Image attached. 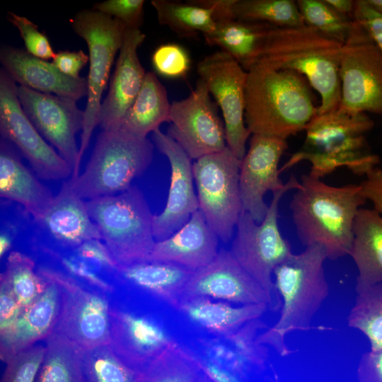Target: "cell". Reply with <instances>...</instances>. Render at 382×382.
Returning a JSON list of instances; mask_svg holds the SVG:
<instances>
[{
  "mask_svg": "<svg viewBox=\"0 0 382 382\" xmlns=\"http://www.w3.org/2000/svg\"><path fill=\"white\" fill-rule=\"evenodd\" d=\"M17 93L30 122L71 166V178L77 177L81 160L75 135L83 129L84 111L76 106V100L72 98L38 92L23 86H17Z\"/></svg>",
  "mask_w": 382,
  "mask_h": 382,
  "instance_id": "16",
  "label": "cell"
},
{
  "mask_svg": "<svg viewBox=\"0 0 382 382\" xmlns=\"http://www.w3.org/2000/svg\"><path fill=\"white\" fill-rule=\"evenodd\" d=\"M198 358L175 340L144 371V382H194Z\"/></svg>",
  "mask_w": 382,
  "mask_h": 382,
  "instance_id": "37",
  "label": "cell"
},
{
  "mask_svg": "<svg viewBox=\"0 0 382 382\" xmlns=\"http://www.w3.org/2000/svg\"><path fill=\"white\" fill-rule=\"evenodd\" d=\"M169 122L167 134L191 159L226 148L224 125L201 79L187 98L171 103Z\"/></svg>",
  "mask_w": 382,
  "mask_h": 382,
  "instance_id": "15",
  "label": "cell"
},
{
  "mask_svg": "<svg viewBox=\"0 0 382 382\" xmlns=\"http://www.w3.org/2000/svg\"><path fill=\"white\" fill-rule=\"evenodd\" d=\"M47 281L42 295L22 311L11 327L0 332V359L4 363L54 332L60 312V295L58 286Z\"/></svg>",
  "mask_w": 382,
  "mask_h": 382,
  "instance_id": "25",
  "label": "cell"
},
{
  "mask_svg": "<svg viewBox=\"0 0 382 382\" xmlns=\"http://www.w3.org/2000/svg\"><path fill=\"white\" fill-rule=\"evenodd\" d=\"M8 20L16 26L24 41L26 52L33 56L47 60L53 59L55 53L47 37L38 30L37 25L27 18L8 11Z\"/></svg>",
  "mask_w": 382,
  "mask_h": 382,
  "instance_id": "44",
  "label": "cell"
},
{
  "mask_svg": "<svg viewBox=\"0 0 382 382\" xmlns=\"http://www.w3.org/2000/svg\"><path fill=\"white\" fill-rule=\"evenodd\" d=\"M110 337L116 355L141 371L174 341L151 319L116 308L110 310Z\"/></svg>",
  "mask_w": 382,
  "mask_h": 382,
  "instance_id": "20",
  "label": "cell"
},
{
  "mask_svg": "<svg viewBox=\"0 0 382 382\" xmlns=\"http://www.w3.org/2000/svg\"><path fill=\"white\" fill-rule=\"evenodd\" d=\"M146 37L140 29L126 28L107 96L101 104L98 125L103 130L120 128L143 84L146 71L137 49Z\"/></svg>",
  "mask_w": 382,
  "mask_h": 382,
  "instance_id": "21",
  "label": "cell"
},
{
  "mask_svg": "<svg viewBox=\"0 0 382 382\" xmlns=\"http://www.w3.org/2000/svg\"><path fill=\"white\" fill-rule=\"evenodd\" d=\"M143 0H108L95 4L93 10L120 21L127 28L139 29L143 22Z\"/></svg>",
  "mask_w": 382,
  "mask_h": 382,
  "instance_id": "45",
  "label": "cell"
},
{
  "mask_svg": "<svg viewBox=\"0 0 382 382\" xmlns=\"http://www.w3.org/2000/svg\"><path fill=\"white\" fill-rule=\"evenodd\" d=\"M192 296L241 305L266 303L269 308L266 292L225 249L219 250L208 265L195 271L183 292V298Z\"/></svg>",
  "mask_w": 382,
  "mask_h": 382,
  "instance_id": "19",
  "label": "cell"
},
{
  "mask_svg": "<svg viewBox=\"0 0 382 382\" xmlns=\"http://www.w3.org/2000/svg\"><path fill=\"white\" fill-rule=\"evenodd\" d=\"M37 273L59 290L60 312L54 332L83 349L110 345V308L105 298L87 291L62 272L40 268Z\"/></svg>",
  "mask_w": 382,
  "mask_h": 382,
  "instance_id": "12",
  "label": "cell"
},
{
  "mask_svg": "<svg viewBox=\"0 0 382 382\" xmlns=\"http://www.w3.org/2000/svg\"><path fill=\"white\" fill-rule=\"evenodd\" d=\"M199 345L205 361L232 374L243 382L257 374L223 338H199Z\"/></svg>",
  "mask_w": 382,
  "mask_h": 382,
  "instance_id": "41",
  "label": "cell"
},
{
  "mask_svg": "<svg viewBox=\"0 0 382 382\" xmlns=\"http://www.w3.org/2000/svg\"><path fill=\"white\" fill-rule=\"evenodd\" d=\"M373 127L366 113L352 114L337 108L317 114L305 129L303 144L279 168V173L305 161L311 165L308 175L317 179L342 167L366 175L379 163L365 137Z\"/></svg>",
  "mask_w": 382,
  "mask_h": 382,
  "instance_id": "3",
  "label": "cell"
},
{
  "mask_svg": "<svg viewBox=\"0 0 382 382\" xmlns=\"http://www.w3.org/2000/svg\"><path fill=\"white\" fill-rule=\"evenodd\" d=\"M151 62L156 73L166 78H185L190 68V58L184 47L166 43L154 52Z\"/></svg>",
  "mask_w": 382,
  "mask_h": 382,
  "instance_id": "43",
  "label": "cell"
},
{
  "mask_svg": "<svg viewBox=\"0 0 382 382\" xmlns=\"http://www.w3.org/2000/svg\"><path fill=\"white\" fill-rule=\"evenodd\" d=\"M86 205L117 268L149 260L156 242L154 214L137 186L89 199Z\"/></svg>",
  "mask_w": 382,
  "mask_h": 382,
  "instance_id": "7",
  "label": "cell"
},
{
  "mask_svg": "<svg viewBox=\"0 0 382 382\" xmlns=\"http://www.w3.org/2000/svg\"><path fill=\"white\" fill-rule=\"evenodd\" d=\"M170 105L166 90L152 71L146 73L141 90L127 112L120 129L145 138L160 125L169 122Z\"/></svg>",
  "mask_w": 382,
  "mask_h": 382,
  "instance_id": "31",
  "label": "cell"
},
{
  "mask_svg": "<svg viewBox=\"0 0 382 382\" xmlns=\"http://www.w3.org/2000/svg\"><path fill=\"white\" fill-rule=\"evenodd\" d=\"M82 348L53 332L47 338L44 358L35 382H85L81 367Z\"/></svg>",
  "mask_w": 382,
  "mask_h": 382,
  "instance_id": "33",
  "label": "cell"
},
{
  "mask_svg": "<svg viewBox=\"0 0 382 382\" xmlns=\"http://www.w3.org/2000/svg\"><path fill=\"white\" fill-rule=\"evenodd\" d=\"M35 223L64 248L74 250L85 241L102 240L99 228L88 214L86 202L74 192L69 180L63 182L44 216Z\"/></svg>",
  "mask_w": 382,
  "mask_h": 382,
  "instance_id": "24",
  "label": "cell"
},
{
  "mask_svg": "<svg viewBox=\"0 0 382 382\" xmlns=\"http://www.w3.org/2000/svg\"><path fill=\"white\" fill-rule=\"evenodd\" d=\"M151 3L159 23L169 28L179 37L196 38L199 33L205 35L216 28L214 10L202 0H152Z\"/></svg>",
  "mask_w": 382,
  "mask_h": 382,
  "instance_id": "32",
  "label": "cell"
},
{
  "mask_svg": "<svg viewBox=\"0 0 382 382\" xmlns=\"http://www.w3.org/2000/svg\"><path fill=\"white\" fill-rule=\"evenodd\" d=\"M153 151L146 137L122 129L103 130L83 172L69 179L71 188L83 199L121 193L149 166Z\"/></svg>",
  "mask_w": 382,
  "mask_h": 382,
  "instance_id": "6",
  "label": "cell"
},
{
  "mask_svg": "<svg viewBox=\"0 0 382 382\" xmlns=\"http://www.w3.org/2000/svg\"><path fill=\"white\" fill-rule=\"evenodd\" d=\"M268 327L260 318L252 320L236 331L221 337L228 342L244 361L257 373L265 370L269 358L267 347L257 342L260 331Z\"/></svg>",
  "mask_w": 382,
  "mask_h": 382,
  "instance_id": "40",
  "label": "cell"
},
{
  "mask_svg": "<svg viewBox=\"0 0 382 382\" xmlns=\"http://www.w3.org/2000/svg\"><path fill=\"white\" fill-rule=\"evenodd\" d=\"M299 186L300 183L291 175L283 189L273 192L267 212L260 223L242 212L231 243V253L266 292L271 311H279L282 305L274 283V270L292 254L289 241L279 228V204L286 192Z\"/></svg>",
  "mask_w": 382,
  "mask_h": 382,
  "instance_id": "8",
  "label": "cell"
},
{
  "mask_svg": "<svg viewBox=\"0 0 382 382\" xmlns=\"http://www.w3.org/2000/svg\"><path fill=\"white\" fill-rule=\"evenodd\" d=\"M0 196L21 204L35 222L40 221L54 196L27 168L11 144L0 142Z\"/></svg>",
  "mask_w": 382,
  "mask_h": 382,
  "instance_id": "26",
  "label": "cell"
},
{
  "mask_svg": "<svg viewBox=\"0 0 382 382\" xmlns=\"http://www.w3.org/2000/svg\"><path fill=\"white\" fill-rule=\"evenodd\" d=\"M0 61L7 74L21 86L75 100L87 96V79L69 77L52 62L35 57L21 49L2 47Z\"/></svg>",
  "mask_w": 382,
  "mask_h": 382,
  "instance_id": "22",
  "label": "cell"
},
{
  "mask_svg": "<svg viewBox=\"0 0 382 382\" xmlns=\"http://www.w3.org/2000/svg\"><path fill=\"white\" fill-rule=\"evenodd\" d=\"M342 46V43L306 25H272L259 62L305 77L320 96L318 114H323L337 109L340 103Z\"/></svg>",
  "mask_w": 382,
  "mask_h": 382,
  "instance_id": "5",
  "label": "cell"
},
{
  "mask_svg": "<svg viewBox=\"0 0 382 382\" xmlns=\"http://www.w3.org/2000/svg\"><path fill=\"white\" fill-rule=\"evenodd\" d=\"M357 376L358 382H382V348L361 355Z\"/></svg>",
  "mask_w": 382,
  "mask_h": 382,
  "instance_id": "50",
  "label": "cell"
},
{
  "mask_svg": "<svg viewBox=\"0 0 382 382\" xmlns=\"http://www.w3.org/2000/svg\"><path fill=\"white\" fill-rule=\"evenodd\" d=\"M368 4L382 16V0H366Z\"/></svg>",
  "mask_w": 382,
  "mask_h": 382,
  "instance_id": "55",
  "label": "cell"
},
{
  "mask_svg": "<svg viewBox=\"0 0 382 382\" xmlns=\"http://www.w3.org/2000/svg\"><path fill=\"white\" fill-rule=\"evenodd\" d=\"M355 290L357 296L347 316V324L366 337L371 350L381 349L382 283Z\"/></svg>",
  "mask_w": 382,
  "mask_h": 382,
  "instance_id": "35",
  "label": "cell"
},
{
  "mask_svg": "<svg viewBox=\"0 0 382 382\" xmlns=\"http://www.w3.org/2000/svg\"><path fill=\"white\" fill-rule=\"evenodd\" d=\"M116 272L125 281L178 310L185 288L195 271L173 263L148 261L118 267Z\"/></svg>",
  "mask_w": 382,
  "mask_h": 382,
  "instance_id": "29",
  "label": "cell"
},
{
  "mask_svg": "<svg viewBox=\"0 0 382 382\" xmlns=\"http://www.w3.org/2000/svg\"><path fill=\"white\" fill-rule=\"evenodd\" d=\"M339 74L340 110L382 116V51L354 20L342 46Z\"/></svg>",
  "mask_w": 382,
  "mask_h": 382,
  "instance_id": "11",
  "label": "cell"
},
{
  "mask_svg": "<svg viewBox=\"0 0 382 382\" xmlns=\"http://www.w3.org/2000/svg\"><path fill=\"white\" fill-rule=\"evenodd\" d=\"M366 201L360 184L334 187L303 175L290 202L299 238L306 247H321L330 260L349 255L354 220Z\"/></svg>",
  "mask_w": 382,
  "mask_h": 382,
  "instance_id": "1",
  "label": "cell"
},
{
  "mask_svg": "<svg viewBox=\"0 0 382 382\" xmlns=\"http://www.w3.org/2000/svg\"><path fill=\"white\" fill-rule=\"evenodd\" d=\"M4 272L22 311L42 295L47 285V281L35 272L34 261L18 251L9 253Z\"/></svg>",
  "mask_w": 382,
  "mask_h": 382,
  "instance_id": "38",
  "label": "cell"
},
{
  "mask_svg": "<svg viewBox=\"0 0 382 382\" xmlns=\"http://www.w3.org/2000/svg\"><path fill=\"white\" fill-rule=\"evenodd\" d=\"M305 25L341 43L347 40L353 21L337 13L325 0L296 1Z\"/></svg>",
  "mask_w": 382,
  "mask_h": 382,
  "instance_id": "39",
  "label": "cell"
},
{
  "mask_svg": "<svg viewBox=\"0 0 382 382\" xmlns=\"http://www.w3.org/2000/svg\"><path fill=\"white\" fill-rule=\"evenodd\" d=\"M0 132L14 144L38 178L59 180L71 177L69 163L48 144L25 113L17 86L4 69L0 71Z\"/></svg>",
  "mask_w": 382,
  "mask_h": 382,
  "instance_id": "13",
  "label": "cell"
},
{
  "mask_svg": "<svg viewBox=\"0 0 382 382\" xmlns=\"http://www.w3.org/2000/svg\"><path fill=\"white\" fill-rule=\"evenodd\" d=\"M360 185L366 199L374 205V209L382 214V169L376 166L366 174Z\"/></svg>",
  "mask_w": 382,
  "mask_h": 382,
  "instance_id": "52",
  "label": "cell"
},
{
  "mask_svg": "<svg viewBox=\"0 0 382 382\" xmlns=\"http://www.w3.org/2000/svg\"><path fill=\"white\" fill-rule=\"evenodd\" d=\"M198 361L201 370L213 382H243L232 374L214 366L203 359L198 358Z\"/></svg>",
  "mask_w": 382,
  "mask_h": 382,
  "instance_id": "53",
  "label": "cell"
},
{
  "mask_svg": "<svg viewBox=\"0 0 382 382\" xmlns=\"http://www.w3.org/2000/svg\"><path fill=\"white\" fill-rule=\"evenodd\" d=\"M307 80L258 62L248 71L245 122L253 134L286 140L305 130L318 107Z\"/></svg>",
  "mask_w": 382,
  "mask_h": 382,
  "instance_id": "2",
  "label": "cell"
},
{
  "mask_svg": "<svg viewBox=\"0 0 382 382\" xmlns=\"http://www.w3.org/2000/svg\"><path fill=\"white\" fill-rule=\"evenodd\" d=\"M47 251L59 259L62 266L72 275L85 280L103 291L112 292L113 291L114 289L111 284L103 279L93 267L77 257L62 256L52 250Z\"/></svg>",
  "mask_w": 382,
  "mask_h": 382,
  "instance_id": "47",
  "label": "cell"
},
{
  "mask_svg": "<svg viewBox=\"0 0 382 382\" xmlns=\"http://www.w3.org/2000/svg\"><path fill=\"white\" fill-rule=\"evenodd\" d=\"M284 139L253 134L248 152L240 163L239 186L243 212L257 223L265 218L268 206L264 197L283 189L279 178V161L287 149Z\"/></svg>",
  "mask_w": 382,
  "mask_h": 382,
  "instance_id": "17",
  "label": "cell"
},
{
  "mask_svg": "<svg viewBox=\"0 0 382 382\" xmlns=\"http://www.w3.org/2000/svg\"><path fill=\"white\" fill-rule=\"evenodd\" d=\"M76 257L94 270L117 272V265L105 243L99 239L85 241L74 249Z\"/></svg>",
  "mask_w": 382,
  "mask_h": 382,
  "instance_id": "46",
  "label": "cell"
},
{
  "mask_svg": "<svg viewBox=\"0 0 382 382\" xmlns=\"http://www.w3.org/2000/svg\"><path fill=\"white\" fill-rule=\"evenodd\" d=\"M89 61V57L83 50L77 52L60 51L52 59L53 64L64 74L71 77H80V70Z\"/></svg>",
  "mask_w": 382,
  "mask_h": 382,
  "instance_id": "51",
  "label": "cell"
},
{
  "mask_svg": "<svg viewBox=\"0 0 382 382\" xmlns=\"http://www.w3.org/2000/svg\"><path fill=\"white\" fill-rule=\"evenodd\" d=\"M234 19L261 23L276 27H297L305 25L296 2L292 0H234Z\"/></svg>",
  "mask_w": 382,
  "mask_h": 382,
  "instance_id": "36",
  "label": "cell"
},
{
  "mask_svg": "<svg viewBox=\"0 0 382 382\" xmlns=\"http://www.w3.org/2000/svg\"><path fill=\"white\" fill-rule=\"evenodd\" d=\"M197 70L221 110L226 146L241 161L251 134L245 122L248 71L222 50L205 57L197 64Z\"/></svg>",
  "mask_w": 382,
  "mask_h": 382,
  "instance_id": "14",
  "label": "cell"
},
{
  "mask_svg": "<svg viewBox=\"0 0 382 382\" xmlns=\"http://www.w3.org/2000/svg\"><path fill=\"white\" fill-rule=\"evenodd\" d=\"M74 31L83 38L89 51L88 100L81 135L79 157L87 149L98 125L100 100L106 88L115 54L120 50L126 26L119 20L95 10H83L70 19Z\"/></svg>",
  "mask_w": 382,
  "mask_h": 382,
  "instance_id": "9",
  "label": "cell"
},
{
  "mask_svg": "<svg viewBox=\"0 0 382 382\" xmlns=\"http://www.w3.org/2000/svg\"><path fill=\"white\" fill-rule=\"evenodd\" d=\"M240 163L226 146L192 163L199 209L224 243L232 238L243 212L239 186Z\"/></svg>",
  "mask_w": 382,
  "mask_h": 382,
  "instance_id": "10",
  "label": "cell"
},
{
  "mask_svg": "<svg viewBox=\"0 0 382 382\" xmlns=\"http://www.w3.org/2000/svg\"><path fill=\"white\" fill-rule=\"evenodd\" d=\"M153 139L158 151L170 166V187L166 204L158 214H154L153 231L156 241L163 240L183 226L199 209L193 187L191 158L167 134L157 129Z\"/></svg>",
  "mask_w": 382,
  "mask_h": 382,
  "instance_id": "18",
  "label": "cell"
},
{
  "mask_svg": "<svg viewBox=\"0 0 382 382\" xmlns=\"http://www.w3.org/2000/svg\"><path fill=\"white\" fill-rule=\"evenodd\" d=\"M337 13L342 16L353 21L355 1L352 0H325Z\"/></svg>",
  "mask_w": 382,
  "mask_h": 382,
  "instance_id": "54",
  "label": "cell"
},
{
  "mask_svg": "<svg viewBox=\"0 0 382 382\" xmlns=\"http://www.w3.org/2000/svg\"><path fill=\"white\" fill-rule=\"evenodd\" d=\"M272 26L226 18L217 21L214 30L204 37L208 45L219 47L248 71L259 62Z\"/></svg>",
  "mask_w": 382,
  "mask_h": 382,
  "instance_id": "30",
  "label": "cell"
},
{
  "mask_svg": "<svg viewBox=\"0 0 382 382\" xmlns=\"http://www.w3.org/2000/svg\"><path fill=\"white\" fill-rule=\"evenodd\" d=\"M353 20L361 25L382 51V16L366 0L355 1Z\"/></svg>",
  "mask_w": 382,
  "mask_h": 382,
  "instance_id": "49",
  "label": "cell"
},
{
  "mask_svg": "<svg viewBox=\"0 0 382 382\" xmlns=\"http://www.w3.org/2000/svg\"><path fill=\"white\" fill-rule=\"evenodd\" d=\"M353 233L349 255L358 270L355 289L382 283V215L360 208Z\"/></svg>",
  "mask_w": 382,
  "mask_h": 382,
  "instance_id": "28",
  "label": "cell"
},
{
  "mask_svg": "<svg viewBox=\"0 0 382 382\" xmlns=\"http://www.w3.org/2000/svg\"><path fill=\"white\" fill-rule=\"evenodd\" d=\"M219 238L198 209L170 236L155 242L149 261L175 264L193 271L212 262Z\"/></svg>",
  "mask_w": 382,
  "mask_h": 382,
  "instance_id": "23",
  "label": "cell"
},
{
  "mask_svg": "<svg viewBox=\"0 0 382 382\" xmlns=\"http://www.w3.org/2000/svg\"><path fill=\"white\" fill-rule=\"evenodd\" d=\"M45 347L33 345L13 356L6 363L1 382H35Z\"/></svg>",
  "mask_w": 382,
  "mask_h": 382,
  "instance_id": "42",
  "label": "cell"
},
{
  "mask_svg": "<svg viewBox=\"0 0 382 382\" xmlns=\"http://www.w3.org/2000/svg\"><path fill=\"white\" fill-rule=\"evenodd\" d=\"M81 367L85 382H144V371L127 365L109 345L82 349Z\"/></svg>",
  "mask_w": 382,
  "mask_h": 382,
  "instance_id": "34",
  "label": "cell"
},
{
  "mask_svg": "<svg viewBox=\"0 0 382 382\" xmlns=\"http://www.w3.org/2000/svg\"><path fill=\"white\" fill-rule=\"evenodd\" d=\"M194 382H213L210 378L206 375L202 371L197 376Z\"/></svg>",
  "mask_w": 382,
  "mask_h": 382,
  "instance_id": "56",
  "label": "cell"
},
{
  "mask_svg": "<svg viewBox=\"0 0 382 382\" xmlns=\"http://www.w3.org/2000/svg\"><path fill=\"white\" fill-rule=\"evenodd\" d=\"M22 313L4 272L0 276V332L11 327Z\"/></svg>",
  "mask_w": 382,
  "mask_h": 382,
  "instance_id": "48",
  "label": "cell"
},
{
  "mask_svg": "<svg viewBox=\"0 0 382 382\" xmlns=\"http://www.w3.org/2000/svg\"><path fill=\"white\" fill-rule=\"evenodd\" d=\"M325 250L318 245L292 253L274 270L273 279L282 305L277 322L260 333L257 342L271 346L281 357L294 352L286 345V335L313 328L312 320L330 289L326 279Z\"/></svg>",
  "mask_w": 382,
  "mask_h": 382,
  "instance_id": "4",
  "label": "cell"
},
{
  "mask_svg": "<svg viewBox=\"0 0 382 382\" xmlns=\"http://www.w3.org/2000/svg\"><path fill=\"white\" fill-rule=\"evenodd\" d=\"M268 308L266 303L233 306L226 301H213L204 296L183 298L178 310L192 323L216 337H224L246 323L260 318Z\"/></svg>",
  "mask_w": 382,
  "mask_h": 382,
  "instance_id": "27",
  "label": "cell"
}]
</instances>
